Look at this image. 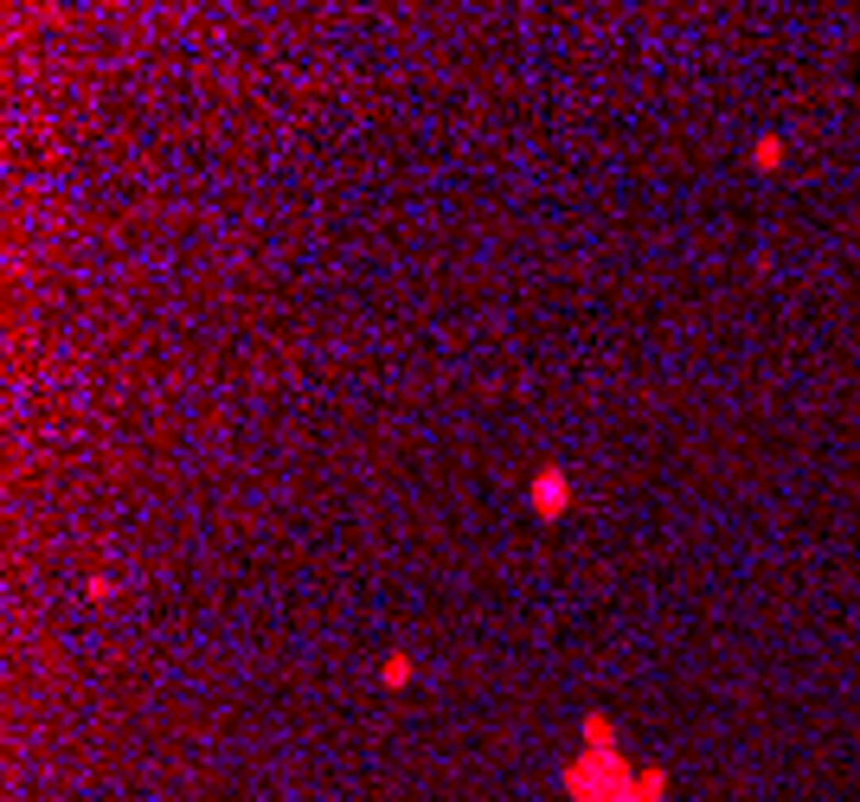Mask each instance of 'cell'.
<instances>
[{
    "label": "cell",
    "mask_w": 860,
    "mask_h": 802,
    "mask_svg": "<svg viewBox=\"0 0 860 802\" xmlns=\"http://www.w3.org/2000/svg\"><path fill=\"white\" fill-rule=\"evenodd\" d=\"M90 597H97V604H110V597H116V578H104V572H90Z\"/></svg>",
    "instance_id": "cell-7"
},
{
    "label": "cell",
    "mask_w": 860,
    "mask_h": 802,
    "mask_svg": "<svg viewBox=\"0 0 860 802\" xmlns=\"http://www.w3.org/2000/svg\"><path fill=\"white\" fill-rule=\"evenodd\" d=\"M565 802H630L636 765L623 758V745H578V758L559 765Z\"/></svg>",
    "instance_id": "cell-1"
},
{
    "label": "cell",
    "mask_w": 860,
    "mask_h": 802,
    "mask_svg": "<svg viewBox=\"0 0 860 802\" xmlns=\"http://www.w3.org/2000/svg\"><path fill=\"white\" fill-rule=\"evenodd\" d=\"M854 238H860V213H854Z\"/></svg>",
    "instance_id": "cell-8"
},
{
    "label": "cell",
    "mask_w": 860,
    "mask_h": 802,
    "mask_svg": "<svg viewBox=\"0 0 860 802\" xmlns=\"http://www.w3.org/2000/svg\"><path fill=\"white\" fill-rule=\"evenodd\" d=\"M526 508L540 513V520H559V513L571 508V475H565L559 463H540L533 481H526Z\"/></svg>",
    "instance_id": "cell-2"
},
{
    "label": "cell",
    "mask_w": 860,
    "mask_h": 802,
    "mask_svg": "<svg viewBox=\"0 0 860 802\" xmlns=\"http://www.w3.org/2000/svg\"><path fill=\"white\" fill-rule=\"evenodd\" d=\"M578 738H585V745H617V726H610V713H598V706H591V713L578 719Z\"/></svg>",
    "instance_id": "cell-6"
},
{
    "label": "cell",
    "mask_w": 860,
    "mask_h": 802,
    "mask_svg": "<svg viewBox=\"0 0 860 802\" xmlns=\"http://www.w3.org/2000/svg\"><path fill=\"white\" fill-rule=\"evenodd\" d=\"M630 802H668V770H662V765H642Z\"/></svg>",
    "instance_id": "cell-4"
},
{
    "label": "cell",
    "mask_w": 860,
    "mask_h": 802,
    "mask_svg": "<svg viewBox=\"0 0 860 802\" xmlns=\"http://www.w3.org/2000/svg\"><path fill=\"white\" fill-rule=\"evenodd\" d=\"M751 167H758V174H777V167H784V136H758V142H751Z\"/></svg>",
    "instance_id": "cell-5"
},
{
    "label": "cell",
    "mask_w": 860,
    "mask_h": 802,
    "mask_svg": "<svg viewBox=\"0 0 860 802\" xmlns=\"http://www.w3.org/2000/svg\"><path fill=\"white\" fill-rule=\"evenodd\" d=\"M412 681H417V661L405 655V649H392V655L379 661V687H392V693H399V687H412Z\"/></svg>",
    "instance_id": "cell-3"
}]
</instances>
